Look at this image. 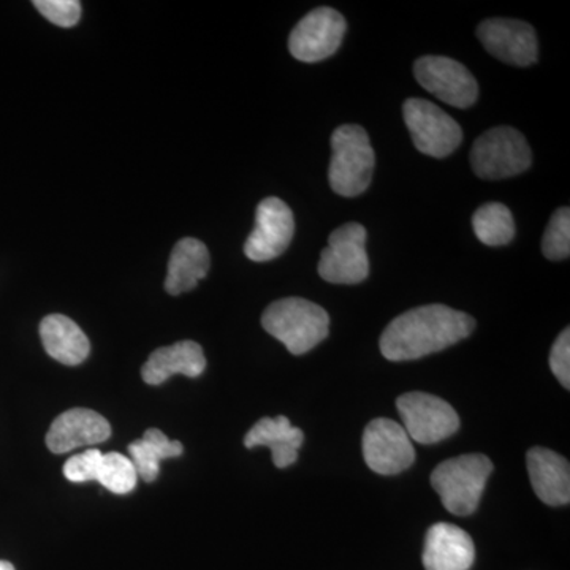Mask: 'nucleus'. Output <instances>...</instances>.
<instances>
[{
    "instance_id": "39448f33",
    "label": "nucleus",
    "mask_w": 570,
    "mask_h": 570,
    "mask_svg": "<svg viewBox=\"0 0 570 570\" xmlns=\"http://www.w3.org/2000/svg\"><path fill=\"white\" fill-rule=\"evenodd\" d=\"M532 154L527 138L512 127H497L480 135L472 146L471 165L482 179H505L524 174Z\"/></svg>"
},
{
    "instance_id": "1a4fd4ad",
    "label": "nucleus",
    "mask_w": 570,
    "mask_h": 570,
    "mask_svg": "<svg viewBox=\"0 0 570 570\" xmlns=\"http://www.w3.org/2000/svg\"><path fill=\"white\" fill-rule=\"evenodd\" d=\"M346 29V20L340 11L318 7L295 26L288 37V50L296 61H325L340 50Z\"/></svg>"
},
{
    "instance_id": "412c9836",
    "label": "nucleus",
    "mask_w": 570,
    "mask_h": 570,
    "mask_svg": "<svg viewBox=\"0 0 570 570\" xmlns=\"http://www.w3.org/2000/svg\"><path fill=\"white\" fill-rule=\"evenodd\" d=\"M183 450L181 442L170 441L163 431L151 428L129 445V455L138 478L151 483L159 475L160 461L181 456Z\"/></svg>"
},
{
    "instance_id": "a211bd4d",
    "label": "nucleus",
    "mask_w": 570,
    "mask_h": 570,
    "mask_svg": "<svg viewBox=\"0 0 570 570\" xmlns=\"http://www.w3.org/2000/svg\"><path fill=\"white\" fill-rule=\"evenodd\" d=\"M303 441V431L292 425L291 420L279 415L276 419L258 420L246 434L245 445L247 449L269 448L275 466L285 469L298 460V450Z\"/></svg>"
},
{
    "instance_id": "f8f14e48",
    "label": "nucleus",
    "mask_w": 570,
    "mask_h": 570,
    "mask_svg": "<svg viewBox=\"0 0 570 570\" xmlns=\"http://www.w3.org/2000/svg\"><path fill=\"white\" fill-rule=\"evenodd\" d=\"M295 235L292 209L276 197H268L257 206L255 227L245 245V254L253 262H269L283 255Z\"/></svg>"
},
{
    "instance_id": "6e6552de",
    "label": "nucleus",
    "mask_w": 570,
    "mask_h": 570,
    "mask_svg": "<svg viewBox=\"0 0 570 570\" xmlns=\"http://www.w3.org/2000/svg\"><path fill=\"white\" fill-rule=\"evenodd\" d=\"M396 407L409 438L419 444H436L459 431V414L442 397L411 392L397 397Z\"/></svg>"
},
{
    "instance_id": "cd10ccee",
    "label": "nucleus",
    "mask_w": 570,
    "mask_h": 570,
    "mask_svg": "<svg viewBox=\"0 0 570 570\" xmlns=\"http://www.w3.org/2000/svg\"><path fill=\"white\" fill-rule=\"evenodd\" d=\"M0 570H14L13 566L7 561H0Z\"/></svg>"
},
{
    "instance_id": "bb28decb",
    "label": "nucleus",
    "mask_w": 570,
    "mask_h": 570,
    "mask_svg": "<svg viewBox=\"0 0 570 570\" xmlns=\"http://www.w3.org/2000/svg\"><path fill=\"white\" fill-rule=\"evenodd\" d=\"M550 370L553 371L560 384L566 390L570 389V330L564 332L554 341L550 352Z\"/></svg>"
},
{
    "instance_id": "7ed1b4c3",
    "label": "nucleus",
    "mask_w": 570,
    "mask_h": 570,
    "mask_svg": "<svg viewBox=\"0 0 570 570\" xmlns=\"http://www.w3.org/2000/svg\"><path fill=\"white\" fill-rule=\"evenodd\" d=\"M332 153L328 181L333 193L348 198L365 193L376 165L366 130L355 124L337 127L332 135Z\"/></svg>"
},
{
    "instance_id": "dca6fc26",
    "label": "nucleus",
    "mask_w": 570,
    "mask_h": 570,
    "mask_svg": "<svg viewBox=\"0 0 570 570\" xmlns=\"http://www.w3.org/2000/svg\"><path fill=\"white\" fill-rule=\"evenodd\" d=\"M528 472L534 493L546 504L568 505L570 501V466L564 456L550 449L532 448L528 452Z\"/></svg>"
},
{
    "instance_id": "a878e982",
    "label": "nucleus",
    "mask_w": 570,
    "mask_h": 570,
    "mask_svg": "<svg viewBox=\"0 0 570 570\" xmlns=\"http://www.w3.org/2000/svg\"><path fill=\"white\" fill-rule=\"evenodd\" d=\"M104 453L97 449H89L80 455L71 456L63 464V475L73 483L91 482L99 475L100 463H102Z\"/></svg>"
},
{
    "instance_id": "b1692460",
    "label": "nucleus",
    "mask_w": 570,
    "mask_h": 570,
    "mask_svg": "<svg viewBox=\"0 0 570 570\" xmlns=\"http://www.w3.org/2000/svg\"><path fill=\"white\" fill-rule=\"evenodd\" d=\"M542 253L549 261H564L570 254V212L568 206L551 216L542 239Z\"/></svg>"
},
{
    "instance_id": "f3484780",
    "label": "nucleus",
    "mask_w": 570,
    "mask_h": 570,
    "mask_svg": "<svg viewBox=\"0 0 570 570\" xmlns=\"http://www.w3.org/2000/svg\"><path fill=\"white\" fill-rule=\"evenodd\" d=\"M206 370L204 348L194 341H181L174 346L154 351L141 370L142 381L148 385H163L175 374L198 377Z\"/></svg>"
},
{
    "instance_id": "9d476101",
    "label": "nucleus",
    "mask_w": 570,
    "mask_h": 570,
    "mask_svg": "<svg viewBox=\"0 0 570 570\" xmlns=\"http://www.w3.org/2000/svg\"><path fill=\"white\" fill-rule=\"evenodd\" d=\"M414 75L422 88L455 108H471L478 102L479 86L474 75L455 59L423 56L414 63Z\"/></svg>"
},
{
    "instance_id": "5701e85b",
    "label": "nucleus",
    "mask_w": 570,
    "mask_h": 570,
    "mask_svg": "<svg viewBox=\"0 0 570 570\" xmlns=\"http://www.w3.org/2000/svg\"><path fill=\"white\" fill-rule=\"evenodd\" d=\"M138 474L132 461L118 452L105 453L97 482L115 494H127L137 485Z\"/></svg>"
},
{
    "instance_id": "6ab92c4d",
    "label": "nucleus",
    "mask_w": 570,
    "mask_h": 570,
    "mask_svg": "<svg viewBox=\"0 0 570 570\" xmlns=\"http://www.w3.org/2000/svg\"><path fill=\"white\" fill-rule=\"evenodd\" d=\"M40 337L47 354L62 365H81L91 352L85 332L62 314H51L41 321Z\"/></svg>"
},
{
    "instance_id": "aec40b11",
    "label": "nucleus",
    "mask_w": 570,
    "mask_h": 570,
    "mask_svg": "<svg viewBox=\"0 0 570 570\" xmlns=\"http://www.w3.org/2000/svg\"><path fill=\"white\" fill-rule=\"evenodd\" d=\"M208 247L195 238H183L176 243L168 262L165 291L170 295H181L194 291L209 272Z\"/></svg>"
},
{
    "instance_id": "4be33fe9",
    "label": "nucleus",
    "mask_w": 570,
    "mask_h": 570,
    "mask_svg": "<svg viewBox=\"0 0 570 570\" xmlns=\"http://www.w3.org/2000/svg\"><path fill=\"white\" fill-rule=\"evenodd\" d=\"M472 228L479 242L487 246H505L515 236V223L508 206L487 204L472 216Z\"/></svg>"
},
{
    "instance_id": "20e7f679",
    "label": "nucleus",
    "mask_w": 570,
    "mask_h": 570,
    "mask_svg": "<svg viewBox=\"0 0 570 570\" xmlns=\"http://www.w3.org/2000/svg\"><path fill=\"white\" fill-rule=\"evenodd\" d=\"M491 472L493 463L489 456L468 453L442 461L431 474V485L450 513L468 517L478 510Z\"/></svg>"
},
{
    "instance_id": "ddd939ff",
    "label": "nucleus",
    "mask_w": 570,
    "mask_h": 570,
    "mask_svg": "<svg viewBox=\"0 0 570 570\" xmlns=\"http://www.w3.org/2000/svg\"><path fill=\"white\" fill-rule=\"evenodd\" d=\"M478 37L483 48L499 61L517 67H528L538 62V36L528 22L491 18L480 22Z\"/></svg>"
},
{
    "instance_id": "0eeeda50",
    "label": "nucleus",
    "mask_w": 570,
    "mask_h": 570,
    "mask_svg": "<svg viewBox=\"0 0 570 570\" xmlns=\"http://www.w3.org/2000/svg\"><path fill=\"white\" fill-rule=\"evenodd\" d=\"M366 228L348 223L336 228L322 250L318 275L330 284H360L370 275L366 249Z\"/></svg>"
},
{
    "instance_id": "9b49d317",
    "label": "nucleus",
    "mask_w": 570,
    "mask_h": 570,
    "mask_svg": "<svg viewBox=\"0 0 570 570\" xmlns=\"http://www.w3.org/2000/svg\"><path fill=\"white\" fill-rule=\"evenodd\" d=\"M363 456L367 468L381 475L406 471L415 461V449L403 425L395 420L376 419L363 433Z\"/></svg>"
},
{
    "instance_id": "4468645a",
    "label": "nucleus",
    "mask_w": 570,
    "mask_h": 570,
    "mask_svg": "<svg viewBox=\"0 0 570 570\" xmlns=\"http://www.w3.org/2000/svg\"><path fill=\"white\" fill-rule=\"evenodd\" d=\"M111 436L108 420L91 409H70L52 422L47 434V445L52 453L96 445Z\"/></svg>"
},
{
    "instance_id": "393cba45",
    "label": "nucleus",
    "mask_w": 570,
    "mask_h": 570,
    "mask_svg": "<svg viewBox=\"0 0 570 570\" xmlns=\"http://www.w3.org/2000/svg\"><path fill=\"white\" fill-rule=\"evenodd\" d=\"M33 7L59 28H73L81 18V3L78 0H36Z\"/></svg>"
},
{
    "instance_id": "2eb2a0df",
    "label": "nucleus",
    "mask_w": 570,
    "mask_h": 570,
    "mask_svg": "<svg viewBox=\"0 0 570 570\" xmlns=\"http://www.w3.org/2000/svg\"><path fill=\"white\" fill-rule=\"evenodd\" d=\"M422 561L426 570H469L475 561L474 542L455 524H433L426 532Z\"/></svg>"
},
{
    "instance_id": "423d86ee",
    "label": "nucleus",
    "mask_w": 570,
    "mask_h": 570,
    "mask_svg": "<svg viewBox=\"0 0 570 570\" xmlns=\"http://www.w3.org/2000/svg\"><path fill=\"white\" fill-rule=\"evenodd\" d=\"M403 116L415 148L425 156L444 159L463 141L460 124L425 99L406 100Z\"/></svg>"
},
{
    "instance_id": "f03ea898",
    "label": "nucleus",
    "mask_w": 570,
    "mask_h": 570,
    "mask_svg": "<svg viewBox=\"0 0 570 570\" xmlns=\"http://www.w3.org/2000/svg\"><path fill=\"white\" fill-rule=\"evenodd\" d=\"M262 325L291 354L303 355L328 336L330 317L316 303L291 296L266 307Z\"/></svg>"
},
{
    "instance_id": "f257e3e1",
    "label": "nucleus",
    "mask_w": 570,
    "mask_h": 570,
    "mask_svg": "<svg viewBox=\"0 0 570 570\" xmlns=\"http://www.w3.org/2000/svg\"><path fill=\"white\" fill-rule=\"evenodd\" d=\"M474 330V318L452 307H414L390 322L381 336V352L390 362L419 360L466 340Z\"/></svg>"
}]
</instances>
